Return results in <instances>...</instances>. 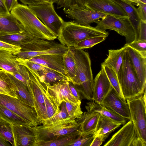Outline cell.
Here are the masks:
<instances>
[{
	"label": "cell",
	"mask_w": 146,
	"mask_h": 146,
	"mask_svg": "<svg viewBox=\"0 0 146 146\" xmlns=\"http://www.w3.org/2000/svg\"><path fill=\"white\" fill-rule=\"evenodd\" d=\"M34 72L42 82L52 85L62 81L69 80L67 77L63 74L56 72L46 67L42 70Z\"/></svg>",
	"instance_id": "26"
},
{
	"label": "cell",
	"mask_w": 146,
	"mask_h": 146,
	"mask_svg": "<svg viewBox=\"0 0 146 146\" xmlns=\"http://www.w3.org/2000/svg\"><path fill=\"white\" fill-rule=\"evenodd\" d=\"M65 104L67 111L71 119L75 120L79 118L83 113L81 108V104L66 102Z\"/></svg>",
	"instance_id": "39"
},
{
	"label": "cell",
	"mask_w": 146,
	"mask_h": 146,
	"mask_svg": "<svg viewBox=\"0 0 146 146\" xmlns=\"http://www.w3.org/2000/svg\"><path fill=\"white\" fill-rule=\"evenodd\" d=\"M126 100L137 136L146 143V89L143 94Z\"/></svg>",
	"instance_id": "7"
},
{
	"label": "cell",
	"mask_w": 146,
	"mask_h": 146,
	"mask_svg": "<svg viewBox=\"0 0 146 146\" xmlns=\"http://www.w3.org/2000/svg\"><path fill=\"white\" fill-rule=\"evenodd\" d=\"M78 4L91 10L119 16H128L113 0H78Z\"/></svg>",
	"instance_id": "14"
},
{
	"label": "cell",
	"mask_w": 146,
	"mask_h": 146,
	"mask_svg": "<svg viewBox=\"0 0 146 146\" xmlns=\"http://www.w3.org/2000/svg\"><path fill=\"white\" fill-rule=\"evenodd\" d=\"M139 39L146 40V21L140 20L138 28Z\"/></svg>",
	"instance_id": "46"
},
{
	"label": "cell",
	"mask_w": 146,
	"mask_h": 146,
	"mask_svg": "<svg viewBox=\"0 0 146 146\" xmlns=\"http://www.w3.org/2000/svg\"><path fill=\"white\" fill-rule=\"evenodd\" d=\"M0 89L6 94L17 98L16 88L10 77L8 73L0 69Z\"/></svg>",
	"instance_id": "31"
},
{
	"label": "cell",
	"mask_w": 146,
	"mask_h": 146,
	"mask_svg": "<svg viewBox=\"0 0 146 146\" xmlns=\"http://www.w3.org/2000/svg\"><path fill=\"white\" fill-rule=\"evenodd\" d=\"M128 4H133L138 6L141 1L146 2V0H119Z\"/></svg>",
	"instance_id": "52"
},
{
	"label": "cell",
	"mask_w": 146,
	"mask_h": 146,
	"mask_svg": "<svg viewBox=\"0 0 146 146\" xmlns=\"http://www.w3.org/2000/svg\"><path fill=\"white\" fill-rule=\"evenodd\" d=\"M0 117L1 119L12 124L30 126L27 122L21 117L0 104Z\"/></svg>",
	"instance_id": "34"
},
{
	"label": "cell",
	"mask_w": 146,
	"mask_h": 146,
	"mask_svg": "<svg viewBox=\"0 0 146 146\" xmlns=\"http://www.w3.org/2000/svg\"><path fill=\"white\" fill-rule=\"evenodd\" d=\"M107 37L98 36L84 39L79 42L74 48V49H83L90 48L105 40Z\"/></svg>",
	"instance_id": "38"
},
{
	"label": "cell",
	"mask_w": 146,
	"mask_h": 146,
	"mask_svg": "<svg viewBox=\"0 0 146 146\" xmlns=\"http://www.w3.org/2000/svg\"><path fill=\"white\" fill-rule=\"evenodd\" d=\"M5 5L4 0H0V15L10 13Z\"/></svg>",
	"instance_id": "51"
},
{
	"label": "cell",
	"mask_w": 146,
	"mask_h": 146,
	"mask_svg": "<svg viewBox=\"0 0 146 146\" xmlns=\"http://www.w3.org/2000/svg\"><path fill=\"white\" fill-rule=\"evenodd\" d=\"M102 66L103 67L113 87L115 90L120 97L123 100L126 101L122 93L117 74L113 68L107 66Z\"/></svg>",
	"instance_id": "37"
},
{
	"label": "cell",
	"mask_w": 146,
	"mask_h": 146,
	"mask_svg": "<svg viewBox=\"0 0 146 146\" xmlns=\"http://www.w3.org/2000/svg\"><path fill=\"white\" fill-rule=\"evenodd\" d=\"M100 113L92 111H87L79 118L75 119L79 124L80 135L85 136L95 133Z\"/></svg>",
	"instance_id": "20"
},
{
	"label": "cell",
	"mask_w": 146,
	"mask_h": 146,
	"mask_svg": "<svg viewBox=\"0 0 146 146\" xmlns=\"http://www.w3.org/2000/svg\"><path fill=\"white\" fill-rule=\"evenodd\" d=\"M5 3L7 10L10 12L12 9L19 3L17 0H5Z\"/></svg>",
	"instance_id": "50"
},
{
	"label": "cell",
	"mask_w": 146,
	"mask_h": 146,
	"mask_svg": "<svg viewBox=\"0 0 146 146\" xmlns=\"http://www.w3.org/2000/svg\"><path fill=\"white\" fill-rule=\"evenodd\" d=\"M79 125L75 120L70 118L50 123L33 127L35 136L34 146L54 140L78 130Z\"/></svg>",
	"instance_id": "4"
},
{
	"label": "cell",
	"mask_w": 146,
	"mask_h": 146,
	"mask_svg": "<svg viewBox=\"0 0 146 146\" xmlns=\"http://www.w3.org/2000/svg\"><path fill=\"white\" fill-rule=\"evenodd\" d=\"M78 130L62 136L54 140L39 144L38 146H69L80 135Z\"/></svg>",
	"instance_id": "30"
},
{
	"label": "cell",
	"mask_w": 146,
	"mask_h": 146,
	"mask_svg": "<svg viewBox=\"0 0 146 146\" xmlns=\"http://www.w3.org/2000/svg\"><path fill=\"white\" fill-rule=\"evenodd\" d=\"M0 94H6V93L3 90L1 89H0Z\"/></svg>",
	"instance_id": "54"
},
{
	"label": "cell",
	"mask_w": 146,
	"mask_h": 146,
	"mask_svg": "<svg viewBox=\"0 0 146 146\" xmlns=\"http://www.w3.org/2000/svg\"><path fill=\"white\" fill-rule=\"evenodd\" d=\"M125 48L126 46L124 45L120 49L109 50L108 56L101 66H107L113 68L117 75L123 62Z\"/></svg>",
	"instance_id": "23"
},
{
	"label": "cell",
	"mask_w": 146,
	"mask_h": 146,
	"mask_svg": "<svg viewBox=\"0 0 146 146\" xmlns=\"http://www.w3.org/2000/svg\"><path fill=\"white\" fill-rule=\"evenodd\" d=\"M85 108L87 111L98 112L121 125H124L126 123V119L101 104L92 100L86 103Z\"/></svg>",
	"instance_id": "22"
},
{
	"label": "cell",
	"mask_w": 146,
	"mask_h": 146,
	"mask_svg": "<svg viewBox=\"0 0 146 146\" xmlns=\"http://www.w3.org/2000/svg\"><path fill=\"white\" fill-rule=\"evenodd\" d=\"M126 119L131 120L128 104L112 87L100 104Z\"/></svg>",
	"instance_id": "15"
},
{
	"label": "cell",
	"mask_w": 146,
	"mask_h": 146,
	"mask_svg": "<svg viewBox=\"0 0 146 146\" xmlns=\"http://www.w3.org/2000/svg\"><path fill=\"white\" fill-rule=\"evenodd\" d=\"M0 104L21 117L31 127L40 124L35 109L18 98L0 94Z\"/></svg>",
	"instance_id": "9"
},
{
	"label": "cell",
	"mask_w": 146,
	"mask_h": 146,
	"mask_svg": "<svg viewBox=\"0 0 146 146\" xmlns=\"http://www.w3.org/2000/svg\"><path fill=\"white\" fill-rule=\"evenodd\" d=\"M11 145L9 141L0 136V146H10Z\"/></svg>",
	"instance_id": "53"
},
{
	"label": "cell",
	"mask_w": 146,
	"mask_h": 146,
	"mask_svg": "<svg viewBox=\"0 0 146 146\" xmlns=\"http://www.w3.org/2000/svg\"><path fill=\"white\" fill-rule=\"evenodd\" d=\"M25 31L0 37V40L21 47L30 41L32 38Z\"/></svg>",
	"instance_id": "33"
},
{
	"label": "cell",
	"mask_w": 146,
	"mask_h": 146,
	"mask_svg": "<svg viewBox=\"0 0 146 146\" xmlns=\"http://www.w3.org/2000/svg\"><path fill=\"white\" fill-rule=\"evenodd\" d=\"M95 27L97 28L106 31L112 30L124 36L126 44H129L136 38V30L133 23L128 16H119L108 14L104 18L96 21Z\"/></svg>",
	"instance_id": "6"
},
{
	"label": "cell",
	"mask_w": 146,
	"mask_h": 146,
	"mask_svg": "<svg viewBox=\"0 0 146 146\" xmlns=\"http://www.w3.org/2000/svg\"><path fill=\"white\" fill-rule=\"evenodd\" d=\"M63 60L66 72V76L69 81H71L75 75V62L74 49L73 47H69L63 54Z\"/></svg>",
	"instance_id": "32"
},
{
	"label": "cell",
	"mask_w": 146,
	"mask_h": 146,
	"mask_svg": "<svg viewBox=\"0 0 146 146\" xmlns=\"http://www.w3.org/2000/svg\"><path fill=\"white\" fill-rule=\"evenodd\" d=\"M23 31L22 25L11 13L0 15V37Z\"/></svg>",
	"instance_id": "21"
},
{
	"label": "cell",
	"mask_w": 146,
	"mask_h": 146,
	"mask_svg": "<svg viewBox=\"0 0 146 146\" xmlns=\"http://www.w3.org/2000/svg\"><path fill=\"white\" fill-rule=\"evenodd\" d=\"M125 44L135 50L142 56L146 58V40H135Z\"/></svg>",
	"instance_id": "42"
},
{
	"label": "cell",
	"mask_w": 146,
	"mask_h": 146,
	"mask_svg": "<svg viewBox=\"0 0 146 146\" xmlns=\"http://www.w3.org/2000/svg\"><path fill=\"white\" fill-rule=\"evenodd\" d=\"M111 133H109L106 134L95 136L94 137L90 146H99L100 145Z\"/></svg>",
	"instance_id": "47"
},
{
	"label": "cell",
	"mask_w": 146,
	"mask_h": 146,
	"mask_svg": "<svg viewBox=\"0 0 146 146\" xmlns=\"http://www.w3.org/2000/svg\"><path fill=\"white\" fill-rule=\"evenodd\" d=\"M0 136L14 146L12 124L1 119H0Z\"/></svg>",
	"instance_id": "36"
},
{
	"label": "cell",
	"mask_w": 146,
	"mask_h": 146,
	"mask_svg": "<svg viewBox=\"0 0 146 146\" xmlns=\"http://www.w3.org/2000/svg\"><path fill=\"white\" fill-rule=\"evenodd\" d=\"M137 8L140 20L146 21V2H141Z\"/></svg>",
	"instance_id": "48"
},
{
	"label": "cell",
	"mask_w": 146,
	"mask_h": 146,
	"mask_svg": "<svg viewBox=\"0 0 146 146\" xmlns=\"http://www.w3.org/2000/svg\"><path fill=\"white\" fill-rule=\"evenodd\" d=\"M63 55V54H47L24 59L40 64L66 76Z\"/></svg>",
	"instance_id": "18"
},
{
	"label": "cell",
	"mask_w": 146,
	"mask_h": 146,
	"mask_svg": "<svg viewBox=\"0 0 146 146\" xmlns=\"http://www.w3.org/2000/svg\"><path fill=\"white\" fill-rule=\"evenodd\" d=\"M14 146H34L36 137L33 127L12 124Z\"/></svg>",
	"instance_id": "19"
},
{
	"label": "cell",
	"mask_w": 146,
	"mask_h": 146,
	"mask_svg": "<svg viewBox=\"0 0 146 146\" xmlns=\"http://www.w3.org/2000/svg\"><path fill=\"white\" fill-rule=\"evenodd\" d=\"M119 5L123 9L133 23L136 30L135 40L139 39L138 28L140 19L138 13L137 8L135 5L128 4L119 0H113Z\"/></svg>",
	"instance_id": "29"
},
{
	"label": "cell",
	"mask_w": 146,
	"mask_h": 146,
	"mask_svg": "<svg viewBox=\"0 0 146 146\" xmlns=\"http://www.w3.org/2000/svg\"><path fill=\"white\" fill-rule=\"evenodd\" d=\"M53 4L47 2L28 6L47 27L57 37L64 21L56 12Z\"/></svg>",
	"instance_id": "8"
},
{
	"label": "cell",
	"mask_w": 146,
	"mask_h": 146,
	"mask_svg": "<svg viewBox=\"0 0 146 146\" xmlns=\"http://www.w3.org/2000/svg\"><path fill=\"white\" fill-rule=\"evenodd\" d=\"M63 10L68 17L78 24L85 26H90L109 14L91 10L76 4L71 5L68 8H64Z\"/></svg>",
	"instance_id": "12"
},
{
	"label": "cell",
	"mask_w": 146,
	"mask_h": 146,
	"mask_svg": "<svg viewBox=\"0 0 146 146\" xmlns=\"http://www.w3.org/2000/svg\"><path fill=\"white\" fill-rule=\"evenodd\" d=\"M19 1L25 5H28V6L47 2H52L54 3H56L58 6L59 7V8L61 7L63 2V0H19Z\"/></svg>",
	"instance_id": "45"
},
{
	"label": "cell",
	"mask_w": 146,
	"mask_h": 146,
	"mask_svg": "<svg viewBox=\"0 0 146 146\" xmlns=\"http://www.w3.org/2000/svg\"><path fill=\"white\" fill-rule=\"evenodd\" d=\"M68 85L71 92L73 95L77 100L79 101H81V100L82 99L81 95L73 84L71 82L69 81Z\"/></svg>",
	"instance_id": "49"
},
{
	"label": "cell",
	"mask_w": 146,
	"mask_h": 146,
	"mask_svg": "<svg viewBox=\"0 0 146 146\" xmlns=\"http://www.w3.org/2000/svg\"><path fill=\"white\" fill-rule=\"evenodd\" d=\"M112 86L103 66L94 80L92 101L100 104Z\"/></svg>",
	"instance_id": "17"
},
{
	"label": "cell",
	"mask_w": 146,
	"mask_h": 146,
	"mask_svg": "<svg viewBox=\"0 0 146 146\" xmlns=\"http://www.w3.org/2000/svg\"><path fill=\"white\" fill-rule=\"evenodd\" d=\"M8 73L16 88L17 98L35 109L33 97L27 86L12 75Z\"/></svg>",
	"instance_id": "27"
},
{
	"label": "cell",
	"mask_w": 146,
	"mask_h": 146,
	"mask_svg": "<svg viewBox=\"0 0 146 146\" xmlns=\"http://www.w3.org/2000/svg\"><path fill=\"white\" fill-rule=\"evenodd\" d=\"M109 33L90 26H85L73 21L65 22L57 36L62 45L68 47H74L84 39L98 36L107 37Z\"/></svg>",
	"instance_id": "3"
},
{
	"label": "cell",
	"mask_w": 146,
	"mask_h": 146,
	"mask_svg": "<svg viewBox=\"0 0 146 146\" xmlns=\"http://www.w3.org/2000/svg\"><path fill=\"white\" fill-rule=\"evenodd\" d=\"M117 76L122 93L125 100L143 94L140 90L137 74L126 50Z\"/></svg>",
	"instance_id": "5"
},
{
	"label": "cell",
	"mask_w": 146,
	"mask_h": 146,
	"mask_svg": "<svg viewBox=\"0 0 146 146\" xmlns=\"http://www.w3.org/2000/svg\"><path fill=\"white\" fill-rule=\"evenodd\" d=\"M124 45L137 74L140 90L143 94L146 89V58L129 46Z\"/></svg>",
	"instance_id": "16"
},
{
	"label": "cell",
	"mask_w": 146,
	"mask_h": 146,
	"mask_svg": "<svg viewBox=\"0 0 146 146\" xmlns=\"http://www.w3.org/2000/svg\"><path fill=\"white\" fill-rule=\"evenodd\" d=\"M94 133L82 136L80 135L69 146H90L94 138Z\"/></svg>",
	"instance_id": "43"
},
{
	"label": "cell",
	"mask_w": 146,
	"mask_h": 146,
	"mask_svg": "<svg viewBox=\"0 0 146 146\" xmlns=\"http://www.w3.org/2000/svg\"><path fill=\"white\" fill-rule=\"evenodd\" d=\"M0 119H1V117H0Z\"/></svg>",
	"instance_id": "57"
},
{
	"label": "cell",
	"mask_w": 146,
	"mask_h": 146,
	"mask_svg": "<svg viewBox=\"0 0 146 146\" xmlns=\"http://www.w3.org/2000/svg\"><path fill=\"white\" fill-rule=\"evenodd\" d=\"M5 1V0H4Z\"/></svg>",
	"instance_id": "58"
},
{
	"label": "cell",
	"mask_w": 146,
	"mask_h": 146,
	"mask_svg": "<svg viewBox=\"0 0 146 146\" xmlns=\"http://www.w3.org/2000/svg\"><path fill=\"white\" fill-rule=\"evenodd\" d=\"M0 48L9 51L14 54L16 55L21 51V47L8 43L0 40Z\"/></svg>",
	"instance_id": "44"
},
{
	"label": "cell",
	"mask_w": 146,
	"mask_h": 146,
	"mask_svg": "<svg viewBox=\"0 0 146 146\" xmlns=\"http://www.w3.org/2000/svg\"><path fill=\"white\" fill-rule=\"evenodd\" d=\"M4 50V49H3L2 48H0V50Z\"/></svg>",
	"instance_id": "55"
},
{
	"label": "cell",
	"mask_w": 146,
	"mask_h": 146,
	"mask_svg": "<svg viewBox=\"0 0 146 146\" xmlns=\"http://www.w3.org/2000/svg\"><path fill=\"white\" fill-rule=\"evenodd\" d=\"M17 56L5 50H0V69L12 75L17 70L19 64L16 60Z\"/></svg>",
	"instance_id": "25"
},
{
	"label": "cell",
	"mask_w": 146,
	"mask_h": 146,
	"mask_svg": "<svg viewBox=\"0 0 146 146\" xmlns=\"http://www.w3.org/2000/svg\"><path fill=\"white\" fill-rule=\"evenodd\" d=\"M69 82L62 81L52 85L44 82L46 85L48 92L58 107H60L62 102H64L81 104V101L77 100L71 93L69 87Z\"/></svg>",
	"instance_id": "13"
},
{
	"label": "cell",
	"mask_w": 146,
	"mask_h": 146,
	"mask_svg": "<svg viewBox=\"0 0 146 146\" xmlns=\"http://www.w3.org/2000/svg\"><path fill=\"white\" fill-rule=\"evenodd\" d=\"M68 47L61 43L49 49L37 51H21L16 56L23 59H28L38 56L50 54H64L68 50Z\"/></svg>",
	"instance_id": "24"
},
{
	"label": "cell",
	"mask_w": 146,
	"mask_h": 146,
	"mask_svg": "<svg viewBox=\"0 0 146 146\" xmlns=\"http://www.w3.org/2000/svg\"><path fill=\"white\" fill-rule=\"evenodd\" d=\"M30 36L53 40L57 37L40 20L29 6L18 3L10 12Z\"/></svg>",
	"instance_id": "2"
},
{
	"label": "cell",
	"mask_w": 146,
	"mask_h": 146,
	"mask_svg": "<svg viewBox=\"0 0 146 146\" xmlns=\"http://www.w3.org/2000/svg\"><path fill=\"white\" fill-rule=\"evenodd\" d=\"M104 146H146L139 138L132 121L129 120L115 133Z\"/></svg>",
	"instance_id": "11"
},
{
	"label": "cell",
	"mask_w": 146,
	"mask_h": 146,
	"mask_svg": "<svg viewBox=\"0 0 146 146\" xmlns=\"http://www.w3.org/2000/svg\"><path fill=\"white\" fill-rule=\"evenodd\" d=\"M121 125L120 124L100 114L96 131L94 133V136L109 133H111Z\"/></svg>",
	"instance_id": "28"
},
{
	"label": "cell",
	"mask_w": 146,
	"mask_h": 146,
	"mask_svg": "<svg viewBox=\"0 0 146 146\" xmlns=\"http://www.w3.org/2000/svg\"><path fill=\"white\" fill-rule=\"evenodd\" d=\"M78 0H77V2Z\"/></svg>",
	"instance_id": "56"
},
{
	"label": "cell",
	"mask_w": 146,
	"mask_h": 146,
	"mask_svg": "<svg viewBox=\"0 0 146 146\" xmlns=\"http://www.w3.org/2000/svg\"><path fill=\"white\" fill-rule=\"evenodd\" d=\"M61 105V109L59 112L52 117L44 120L42 124L43 125L48 124L65 119L70 118L66 109L65 102H62Z\"/></svg>",
	"instance_id": "41"
},
{
	"label": "cell",
	"mask_w": 146,
	"mask_h": 146,
	"mask_svg": "<svg viewBox=\"0 0 146 146\" xmlns=\"http://www.w3.org/2000/svg\"><path fill=\"white\" fill-rule=\"evenodd\" d=\"M75 75L71 80L82 99L92 100L94 80L88 53L83 49H74Z\"/></svg>",
	"instance_id": "1"
},
{
	"label": "cell",
	"mask_w": 146,
	"mask_h": 146,
	"mask_svg": "<svg viewBox=\"0 0 146 146\" xmlns=\"http://www.w3.org/2000/svg\"><path fill=\"white\" fill-rule=\"evenodd\" d=\"M30 72L27 87L34 100L35 110L40 123L46 119V106L44 95V84L33 71Z\"/></svg>",
	"instance_id": "10"
},
{
	"label": "cell",
	"mask_w": 146,
	"mask_h": 146,
	"mask_svg": "<svg viewBox=\"0 0 146 146\" xmlns=\"http://www.w3.org/2000/svg\"><path fill=\"white\" fill-rule=\"evenodd\" d=\"M12 75L27 86L30 80V72L26 66L19 64L17 71Z\"/></svg>",
	"instance_id": "40"
},
{
	"label": "cell",
	"mask_w": 146,
	"mask_h": 146,
	"mask_svg": "<svg viewBox=\"0 0 146 146\" xmlns=\"http://www.w3.org/2000/svg\"><path fill=\"white\" fill-rule=\"evenodd\" d=\"M43 83L44 95L46 106V119H47L56 114L60 111V107H58L54 102L47 91L45 84Z\"/></svg>",
	"instance_id": "35"
}]
</instances>
